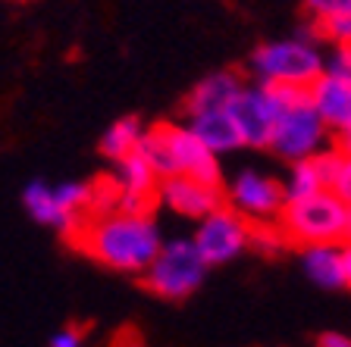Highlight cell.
<instances>
[{"mask_svg": "<svg viewBox=\"0 0 351 347\" xmlns=\"http://www.w3.org/2000/svg\"><path fill=\"white\" fill-rule=\"evenodd\" d=\"M22 207H25V213H29L38 225H47V229L60 231L66 238H69L75 231V225L82 222V219L69 216V213L60 207L57 197H53V185H47L44 179H32L29 185L22 188Z\"/></svg>", "mask_w": 351, "mask_h": 347, "instance_id": "obj_13", "label": "cell"}, {"mask_svg": "<svg viewBox=\"0 0 351 347\" xmlns=\"http://www.w3.org/2000/svg\"><path fill=\"white\" fill-rule=\"evenodd\" d=\"M248 88L245 75L239 69H219L210 73L207 79H201L182 101V119L197 113H207V110H229V103Z\"/></svg>", "mask_w": 351, "mask_h": 347, "instance_id": "obj_10", "label": "cell"}, {"mask_svg": "<svg viewBox=\"0 0 351 347\" xmlns=\"http://www.w3.org/2000/svg\"><path fill=\"white\" fill-rule=\"evenodd\" d=\"M129 347H138V344H129Z\"/></svg>", "mask_w": 351, "mask_h": 347, "instance_id": "obj_27", "label": "cell"}, {"mask_svg": "<svg viewBox=\"0 0 351 347\" xmlns=\"http://www.w3.org/2000/svg\"><path fill=\"white\" fill-rule=\"evenodd\" d=\"M195 244L210 266H226L248 250L251 222L241 213H235L229 203H223L213 213H207L204 219H197Z\"/></svg>", "mask_w": 351, "mask_h": 347, "instance_id": "obj_6", "label": "cell"}, {"mask_svg": "<svg viewBox=\"0 0 351 347\" xmlns=\"http://www.w3.org/2000/svg\"><path fill=\"white\" fill-rule=\"evenodd\" d=\"M51 347H85V341H82V329H75V326L60 329V332L51 338Z\"/></svg>", "mask_w": 351, "mask_h": 347, "instance_id": "obj_23", "label": "cell"}, {"mask_svg": "<svg viewBox=\"0 0 351 347\" xmlns=\"http://www.w3.org/2000/svg\"><path fill=\"white\" fill-rule=\"evenodd\" d=\"M317 347H351V335L323 332V335H317Z\"/></svg>", "mask_w": 351, "mask_h": 347, "instance_id": "obj_24", "label": "cell"}, {"mask_svg": "<svg viewBox=\"0 0 351 347\" xmlns=\"http://www.w3.org/2000/svg\"><path fill=\"white\" fill-rule=\"evenodd\" d=\"M348 51H351V47H348Z\"/></svg>", "mask_w": 351, "mask_h": 347, "instance_id": "obj_28", "label": "cell"}, {"mask_svg": "<svg viewBox=\"0 0 351 347\" xmlns=\"http://www.w3.org/2000/svg\"><path fill=\"white\" fill-rule=\"evenodd\" d=\"M138 153L151 163V169L157 172V179H169L176 172V159H173V147H169V123H157L151 129H145L138 141Z\"/></svg>", "mask_w": 351, "mask_h": 347, "instance_id": "obj_17", "label": "cell"}, {"mask_svg": "<svg viewBox=\"0 0 351 347\" xmlns=\"http://www.w3.org/2000/svg\"><path fill=\"white\" fill-rule=\"evenodd\" d=\"M13 3H16V0H13Z\"/></svg>", "mask_w": 351, "mask_h": 347, "instance_id": "obj_29", "label": "cell"}, {"mask_svg": "<svg viewBox=\"0 0 351 347\" xmlns=\"http://www.w3.org/2000/svg\"><path fill=\"white\" fill-rule=\"evenodd\" d=\"M207 272H210V263L197 250L195 238H173L163 241L160 253L141 272V285L151 294L179 304V300H189L207 282Z\"/></svg>", "mask_w": 351, "mask_h": 347, "instance_id": "obj_4", "label": "cell"}, {"mask_svg": "<svg viewBox=\"0 0 351 347\" xmlns=\"http://www.w3.org/2000/svg\"><path fill=\"white\" fill-rule=\"evenodd\" d=\"M326 147H332V131L323 123V116L317 113V107L311 103V97H307V101L295 103L279 116L267 151L276 153L285 163H298V159L314 157Z\"/></svg>", "mask_w": 351, "mask_h": 347, "instance_id": "obj_5", "label": "cell"}, {"mask_svg": "<svg viewBox=\"0 0 351 347\" xmlns=\"http://www.w3.org/2000/svg\"><path fill=\"white\" fill-rule=\"evenodd\" d=\"M332 147H336L342 157H351V129L348 131H336V135H332Z\"/></svg>", "mask_w": 351, "mask_h": 347, "instance_id": "obj_25", "label": "cell"}, {"mask_svg": "<svg viewBox=\"0 0 351 347\" xmlns=\"http://www.w3.org/2000/svg\"><path fill=\"white\" fill-rule=\"evenodd\" d=\"M298 35L311 38L317 44H329V47H351V10L329 19H307L298 29Z\"/></svg>", "mask_w": 351, "mask_h": 347, "instance_id": "obj_19", "label": "cell"}, {"mask_svg": "<svg viewBox=\"0 0 351 347\" xmlns=\"http://www.w3.org/2000/svg\"><path fill=\"white\" fill-rule=\"evenodd\" d=\"M332 191H336V194L351 207V157H342V163H339V172H336V181H332Z\"/></svg>", "mask_w": 351, "mask_h": 347, "instance_id": "obj_22", "label": "cell"}, {"mask_svg": "<svg viewBox=\"0 0 351 347\" xmlns=\"http://www.w3.org/2000/svg\"><path fill=\"white\" fill-rule=\"evenodd\" d=\"M276 222L285 231V238L292 241V247L342 244L351 238V207L332 188L304 201H285Z\"/></svg>", "mask_w": 351, "mask_h": 347, "instance_id": "obj_2", "label": "cell"}, {"mask_svg": "<svg viewBox=\"0 0 351 347\" xmlns=\"http://www.w3.org/2000/svg\"><path fill=\"white\" fill-rule=\"evenodd\" d=\"M113 188L119 194H147V197H157V188H160V179L157 172L151 169L145 157L138 151L123 157L119 163H113Z\"/></svg>", "mask_w": 351, "mask_h": 347, "instance_id": "obj_15", "label": "cell"}, {"mask_svg": "<svg viewBox=\"0 0 351 347\" xmlns=\"http://www.w3.org/2000/svg\"><path fill=\"white\" fill-rule=\"evenodd\" d=\"M169 147H173V159H176V172L197 179L213 188H223V169H219V157L204 147L185 129V123H169Z\"/></svg>", "mask_w": 351, "mask_h": 347, "instance_id": "obj_9", "label": "cell"}, {"mask_svg": "<svg viewBox=\"0 0 351 347\" xmlns=\"http://www.w3.org/2000/svg\"><path fill=\"white\" fill-rule=\"evenodd\" d=\"M145 129L147 125H141L138 116H123V119H117V123L101 135L97 151H101L104 159L119 163L123 157H129V153L138 151V141H141V135H145Z\"/></svg>", "mask_w": 351, "mask_h": 347, "instance_id": "obj_16", "label": "cell"}, {"mask_svg": "<svg viewBox=\"0 0 351 347\" xmlns=\"http://www.w3.org/2000/svg\"><path fill=\"white\" fill-rule=\"evenodd\" d=\"M323 66L326 57L320 53V44L304 35L267 41L248 57V73L254 75V81H270V85L311 88L323 75Z\"/></svg>", "mask_w": 351, "mask_h": 347, "instance_id": "obj_3", "label": "cell"}, {"mask_svg": "<svg viewBox=\"0 0 351 347\" xmlns=\"http://www.w3.org/2000/svg\"><path fill=\"white\" fill-rule=\"evenodd\" d=\"M311 103L317 107V113L323 116V123L329 125L332 135L351 129V79L323 73L311 85Z\"/></svg>", "mask_w": 351, "mask_h": 347, "instance_id": "obj_11", "label": "cell"}, {"mask_svg": "<svg viewBox=\"0 0 351 347\" xmlns=\"http://www.w3.org/2000/svg\"><path fill=\"white\" fill-rule=\"evenodd\" d=\"M289 247H292V241L285 238V231L279 229V222H251L248 250L261 253V257H279Z\"/></svg>", "mask_w": 351, "mask_h": 347, "instance_id": "obj_20", "label": "cell"}, {"mask_svg": "<svg viewBox=\"0 0 351 347\" xmlns=\"http://www.w3.org/2000/svg\"><path fill=\"white\" fill-rule=\"evenodd\" d=\"M298 260L307 282H314L323 291L345 288V260L342 244H304L298 247Z\"/></svg>", "mask_w": 351, "mask_h": 347, "instance_id": "obj_14", "label": "cell"}, {"mask_svg": "<svg viewBox=\"0 0 351 347\" xmlns=\"http://www.w3.org/2000/svg\"><path fill=\"white\" fill-rule=\"evenodd\" d=\"M351 0H304V16L307 19H329V16L348 13Z\"/></svg>", "mask_w": 351, "mask_h": 347, "instance_id": "obj_21", "label": "cell"}, {"mask_svg": "<svg viewBox=\"0 0 351 347\" xmlns=\"http://www.w3.org/2000/svg\"><path fill=\"white\" fill-rule=\"evenodd\" d=\"M342 260H345V288H351V238L342 241Z\"/></svg>", "mask_w": 351, "mask_h": 347, "instance_id": "obj_26", "label": "cell"}, {"mask_svg": "<svg viewBox=\"0 0 351 347\" xmlns=\"http://www.w3.org/2000/svg\"><path fill=\"white\" fill-rule=\"evenodd\" d=\"M157 201L163 207H169L173 213H179V216L204 219L207 213H213L217 207L226 203V191L204 185L197 179H189V175H169L157 188Z\"/></svg>", "mask_w": 351, "mask_h": 347, "instance_id": "obj_8", "label": "cell"}, {"mask_svg": "<svg viewBox=\"0 0 351 347\" xmlns=\"http://www.w3.org/2000/svg\"><path fill=\"white\" fill-rule=\"evenodd\" d=\"M185 129L201 141L204 147H210L217 157L223 153H235L241 151V135H239V125H235L232 113L229 110H207V113H197V116H189L182 119Z\"/></svg>", "mask_w": 351, "mask_h": 347, "instance_id": "obj_12", "label": "cell"}, {"mask_svg": "<svg viewBox=\"0 0 351 347\" xmlns=\"http://www.w3.org/2000/svg\"><path fill=\"white\" fill-rule=\"evenodd\" d=\"M223 191H226L229 207L241 213L248 222H276L285 207L282 181L267 172H257V169H239L232 181L223 185Z\"/></svg>", "mask_w": 351, "mask_h": 347, "instance_id": "obj_7", "label": "cell"}, {"mask_svg": "<svg viewBox=\"0 0 351 347\" xmlns=\"http://www.w3.org/2000/svg\"><path fill=\"white\" fill-rule=\"evenodd\" d=\"M282 188H285V201H304V197H311V194L329 191L320 169H317V163H314V157L289 163V175H285Z\"/></svg>", "mask_w": 351, "mask_h": 347, "instance_id": "obj_18", "label": "cell"}, {"mask_svg": "<svg viewBox=\"0 0 351 347\" xmlns=\"http://www.w3.org/2000/svg\"><path fill=\"white\" fill-rule=\"evenodd\" d=\"M79 250H85L101 266L125 275H141L160 253L163 238L151 216H129V213H104L95 219H82L69 235Z\"/></svg>", "mask_w": 351, "mask_h": 347, "instance_id": "obj_1", "label": "cell"}]
</instances>
